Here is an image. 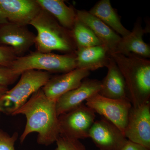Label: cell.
Instances as JSON below:
<instances>
[{"mask_svg":"<svg viewBox=\"0 0 150 150\" xmlns=\"http://www.w3.org/2000/svg\"><path fill=\"white\" fill-rule=\"evenodd\" d=\"M147 32L142 26V19L138 18L132 31L127 36L121 37L114 54L125 56L134 55L145 59L150 57V47L143 40V36Z\"/></svg>","mask_w":150,"mask_h":150,"instance_id":"obj_15","label":"cell"},{"mask_svg":"<svg viewBox=\"0 0 150 150\" xmlns=\"http://www.w3.org/2000/svg\"><path fill=\"white\" fill-rule=\"evenodd\" d=\"M8 22L2 10L0 8V25Z\"/></svg>","mask_w":150,"mask_h":150,"instance_id":"obj_27","label":"cell"},{"mask_svg":"<svg viewBox=\"0 0 150 150\" xmlns=\"http://www.w3.org/2000/svg\"><path fill=\"white\" fill-rule=\"evenodd\" d=\"M56 142L57 146L54 150H86L84 145L79 140L60 136Z\"/></svg>","mask_w":150,"mask_h":150,"instance_id":"obj_21","label":"cell"},{"mask_svg":"<svg viewBox=\"0 0 150 150\" xmlns=\"http://www.w3.org/2000/svg\"><path fill=\"white\" fill-rule=\"evenodd\" d=\"M101 88V81L85 79L79 87L63 95L56 102L58 116L79 106L84 101L98 93Z\"/></svg>","mask_w":150,"mask_h":150,"instance_id":"obj_12","label":"cell"},{"mask_svg":"<svg viewBox=\"0 0 150 150\" xmlns=\"http://www.w3.org/2000/svg\"><path fill=\"white\" fill-rule=\"evenodd\" d=\"M56 102L48 98L41 88L13 113L12 115L21 114L26 118L24 131L20 137L21 143L32 133H37L38 144L48 146L56 142L60 136Z\"/></svg>","mask_w":150,"mask_h":150,"instance_id":"obj_1","label":"cell"},{"mask_svg":"<svg viewBox=\"0 0 150 150\" xmlns=\"http://www.w3.org/2000/svg\"><path fill=\"white\" fill-rule=\"evenodd\" d=\"M43 9L55 18L65 28L72 30L77 20L76 10L62 0H36Z\"/></svg>","mask_w":150,"mask_h":150,"instance_id":"obj_18","label":"cell"},{"mask_svg":"<svg viewBox=\"0 0 150 150\" xmlns=\"http://www.w3.org/2000/svg\"><path fill=\"white\" fill-rule=\"evenodd\" d=\"M72 31L77 49L103 45L92 30L77 18Z\"/></svg>","mask_w":150,"mask_h":150,"instance_id":"obj_20","label":"cell"},{"mask_svg":"<svg viewBox=\"0 0 150 150\" xmlns=\"http://www.w3.org/2000/svg\"><path fill=\"white\" fill-rule=\"evenodd\" d=\"M20 74L13 72L10 67L0 66V84L8 86L17 80Z\"/></svg>","mask_w":150,"mask_h":150,"instance_id":"obj_23","label":"cell"},{"mask_svg":"<svg viewBox=\"0 0 150 150\" xmlns=\"http://www.w3.org/2000/svg\"><path fill=\"white\" fill-rule=\"evenodd\" d=\"M122 150H150L142 145L135 144L128 140Z\"/></svg>","mask_w":150,"mask_h":150,"instance_id":"obj_25","label":"cell"},{"mask_svg":"<svg viewBox=\"0 0 150 150\" xmlns=\"http://www.w3.org/2000/svg\"><path fill=\"white\" fill-rule=\"evenodd\" d=\"M21 76L17 83L8 89L0 99L1 112L6 115H12L25 104L34 93L44 86L51 78L50 73L34 70L25 71Z\"/></svg>","mask_w":150,"mask_h":150,"instance_id":"obj_4","label":"cell"},{"mask_svg":"<svg viewBox=\"0 0 150 150\" xmlns=\"http://www.w3.org/2000/svg\"><path fill=\"white\" fill-rule=\"evenodd\" d=\"M76 56V68L89 71L106 67L111 57L103 45L79 48Z\"/></svg>","mask_w":150,"mask_h":150,"instance_id":"obj_17","label":"cell"},{"mask_svg":"<svg viewBox=\"0 0 150 150\" xmlns=\"http://www.w3.org/2000/svg\"><path fill=\"white\" fill-rule=\"evenodd\" d=\"M106 67V76L101 81L100 95L110 99H129L126 82L122 73L112 57Z\"/></svg>","mask_w":150,"mask_h":150,"instance_id":"obj_16","label":"cell"},{"mask_svg":"<svg viewBox=\"0 0 150 150\" xmlns=\"http://www.w3.org/2000/svg\"><path fill=\"white\" fill-rule=\"evenodd\" d=\"M95 113L83 103L59 115L60 136L79 140L89 138L91 129L95 121Z\"/></svg>","mask_w":150,"mask_h":150,"instance_id":"obj_6","label":"cell"},{"mask_svg":"<svg viewBox=\"0 0 150 150\" xmlns=\"http://www.w3.org/2000/svg\"><path fill=\"white\" fill-rule=\"evenodd\" d=\"M88 12L121 35V37L127 36L131 32L121 23L120 17L111 6L109 0H100Z\"/></svg>","mask_w":150,"mask_h":150,"instance_id":"obj_19","label":"cell"},{"mask_svg":"<svg viewBox=\"0 0 150 150\" xmlns=\"http://www.w3.org/2000/svg\"><path fill=\"white\" fill-rule=\"evenodd\" d=\"M30 25L37 31L35 41L36 51L44 53L57 51L65 54H76L77 47L72 31L62 26L48 12L41 8Z\"/></svg>","mask_w":150,"mask_h":150,"instance_id":"obj_3","label":"cell"},{"mask_svg":"<svg viewBox=\"0 0 150 150\" xmlns=\"http://www.w3.org/2000/svg\"><path fill=\"white\" fill-rule=\"evenodd\" d=\"M17 57L10 47L0 46V66L11 68Z\"/></svg>","mask_w":150,"mask_h":150,"instance_id":"obj_24","label":"cell"},{"mask_svg":"<svg viewBox=\"0 0 150 150\" xmlns=\"http://www.w3.org/2000/svg\"><path fill=\"white\" fill-rule=\"evenodd\" d=\"M0 8L8 21L26 26L41 10L36 0H0Z\"/></svg>","mask_w":150,"mask_h":150,"instance_id":"obj_13","label":"cell"},{"mask_svg":"<svg viewBox=\"0 0 150 150\" xmlns=\"http://www.w3.org/2000/svg\"><path fill=\"white\" fill-rule=\"evenodd\" d=\"M89 74L88 70L76 68L51 77L41 89L48 98L56 101L63 95L79 87Z\"/></svg>","mask_w":150,"mask_h":150,"instance_id":"obj_11","label":"cell"},{"mask_svg":"<svg viewBox=\"0 0 150 150\" xmlns=\"http://www.w3.org/2000/svg\"><path fill=\"white\" fill-rule=\"evenodd\" d=\"M124 136L129 141L150 149V102L129 111Z\"/></svg>","mask_w":150,"mask_h":150,"instance_id":"obj_8","label":"cell"},{"mask_svg":"<svg viewBox=\"0 0 150 150\" xmlns=\"http://www.w3.org/2000/svg\"><path fill=\"white\" fill-rule=\"evenodd\" d=\"M86 101L87 106L114 124L124 134L129 112L132 107L129 99H110L97 93Z\"/></svg>","mask_w":150,"mask_h":150,"instance_id":"obj_7","label":"cell"},{"mask_svg":"<svg viewBox=\"0 0 150 150\" xmlns=\"http://www.w3.org/2000/svg\"><path fill=\"white\" fill-rule=\"evenodd\" d=\"M18 134L15 132L11 136L0 129V150H16L15 144L18 139Z\"/></svg>","mask_w":150,"mask_h":150,"instance_id":"obj_22","label":"cell"},{"mask_svg":"<svg viewBox=\"0 0 150 150\" xmlns=\"http://www.w3.org/2000/svg\"><path fill=\"white\" fill-rule=\"evenodd\" d=\"M89 138L99 150H122L128 141L117 126L103 117L95 121Z\"/></svg>","mask_w":150,"mask_h":150,"instance_id":"obj_9","label":"cell"},{"mask_svg":"<svg viewBox=\"0 0 150 150\" xmlns=\"http://www.w3.org/2000/svg\"><path fill=\"white\" fill-rule=\"evenodd\" d=\"M35 38L26 26L9 22L0 25V46L10 47L18 57L23 56L35 44Z\"/></svg>","mask_w":150,"mask_h":150,"instance_id":"obj_10","label":"cell"},{"mask_svg":"<svg viewBox=\"0 0 150 150\" xmlns=\"http://www.w3.org/2000/svg\"><path fill=\"white\" fill-rule=\"evenodd\" d=\"M77 18L92 30L110 55L116 52L121 37L99 18L88 11L76 10Z\"/></svg>","mask_w":150,"mask_h":150,"instance_id":"obj_14","label":"cell"},{"mask_svg":"<svg viewBox=\"0 0 150 150\" xmlns=\"http://www.w3.org/2000/svg\"><path fill=\"white\" fill-rule=\"evenodd\" d=\"M76 54L59 55L36 51L17 57L11 68L13 72L20 75L30 70L64 74L76 68Z\"/></svg>","mask_w":150,"mask_h":150,"instance_id":"obj_5","label":"cell"},{"mask_svg":"<svg viewBox=\"0 0 150 150\" xmlns=\"http://www.w3.org/2000/svg\"><path fill=\"white\" fill-rule=\"evenodd\" d=\"M126 82L128 98L137 108L150 102V61L134 55L111 54Z\"/></svg>","mask_w":150,"mask_h":150,"instance_id":"obj_2","label":"cell"},{"mask_svg":"<svg viewBox=\"0 0 150 150\" xmlns=\"http://www.w3.org/2000/svg\"><path fill=\"white\" fill-rule=\"evenodd\" d=\"M8 90V86L0 84V99Z\"/></svg>","mask_w":150,"mask_h":150,"instance_id":"obj_26","label":"cell"},{"mask_svg":"<svg viewBox=\"0 0 150 150\" xmlns=\"http://www.w3.org/2000/svg\"><path fill=\"white\" fill-rule=\"evenodd\" d=\"M1 108H0V115H1Z\"/></svg>","mask_w":150,"mask_h":150,"instance_id":"obj_28","label":"cell"}]
</instances>
